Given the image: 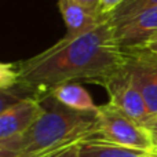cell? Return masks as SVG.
Returning <instances> with one entry per match:
<instances>
[{"mask_svg":"<svg viewBox=\"0 0 157 157\" xmlns=\"http://www.w3.org/2000/svg\"><path fill=\"white\" fill-rule=\"evenodd\" d=\"M14 63L18 80L15 87L7 91L40 102L66 83L84 81L105 86L123 66L124 52L108 19L73 40H59L41 54Z\"/></svg>","mask_w":157,"mask_h":157,"instance_id":"6da1fadb","label":"cell"},{"mask_svg":"<svg viewBox=\"0 0 157 157\" xmlns=\"http://www.w3.org/2000/svg\"><path fill=\"white\" fill-rule=\"evenodd\" d=\"M40 119L19 138L0 141V157H50L99 136L97 110L80 112L62 105L52 95L40 101Z\"/></svg>","mask_w":157,"mask_h":157,"instance_id":"7a4b0ae2","label":"cell"},{"mask_svg":"<svg viewBox=\"0 0 157 157\" xmlns=\"http://www.w3.org/2000/svg\"><path fill=\"white\" fill-rule=\"evenodd\" d=\"M97 120L99 138L150 153L153 146L150 132L113 103L98 106Z\"/></svg>","mask_w":157,"mask_h":157,"instance_id":"3957f363","label":"cell"},{"mask_svg":"<svg viewBox=\"0 0 157 157\" xmlns=\"http://www.w3.org/2000/svg\"><path fill=\"white\" fill-rule=\"evenodd\" d=\"M124 66L147 103L150 114L157 113V54L146 47L124 48Z\"/></svg>","mask_w":157,"mask_h":157,"instance_id":"277c9868","label":"cell"},{"mask_svg":"<svg viewBox=\"0 0 157 157\" xmlns=\"http://www.w3.org/2000/svg\"><path fill=\"white\" fill-rule=\"evenodd\" d=\"M103 87L106 88L110 98L109 102L121 109L139 124H142L150 116L146 101L138 87L134 84L130 72L127 71L124 63L119 71L109 77Z\"/></svg>","mask_w":157,"mask_h":157,"instance_id":"5b68a950","label":"cell"},{"mask_svg":"<svg viewBox=\"0 0 157 157\" xmlns=\"http://www.w3.org/2000/svg\"><path fill=\"white\" fill-rule=\"evenodd\" d=\"M41 102L33 98H22L0 110V141L22 136L43 114Z\"/></svg>","mask_w":157,"mask_h":157,"instance_id":"8992f818","label":"cell"},{"mask_svg":"<svg viewBox=\"0 0 157 157\" xmlns=\"http://www.w3.org/2000/svg\"><path fill=\"white\" fill-rule=\"evenodd\" d=\"M112 25L114 39L123 50L141 47L157 32V6Z\"/></svg>","mask_w":157,"mask_h":157,"instance_id":"52a82bcc","label":"cell"},{"mask_svg":"<svg viewBox=\"0 0 157 157\" xmlns=\"http://www.w3.org/2000/svg\"><path fill=\"white\" fill-rule=\"evenodd\" d=\"M59 11L66 25V33L61 40H73L109 19L108 15L91 13L75 0H58Z\"/></svg>","mask_w":157,"mask_h":157,"instance_id":"ba28073f","label":"cell"},{"mask_svg":"<svg viewBox=\"0 0 157 157\" xmlns=\"http://www.w3.org/2000/svg\"><path fill=\"white\" fill-rule=\"evenodd\" d=\"M150 153L95 136L80 142L77 157H147Z\"/></svg>","mask_w":157,"mask_h":157,"instance_id":"9c48e42d","label":"cell"},{"mask_svg":"<svg viewBox=\"0 0 157 157\" xmlns=\"http://www.w3.org/2000/svg\"><path fill=\"white\" fill-rule=\"evenodd\" d=\"M52 97L62 105L80 112H94L98 106L94 103L91 95L78 83H66L52 91Z\"/></svg>","mask_w":157,"mask_h":157,"instance_id":"30bf717a","label":"cell"},{"mask_svg":"<svg viewBox=\"0 0 157 157\" xmlns=\"http://www.w3.org/2000/svg\"><path fill=\"white\" fill-rule=\"evenodd\" d=\"M155 6H157V0H124L116 10L109 14V21L112 24H117Z\"/></svg>","mask_w":157,"mask_h":157,"instance_id":"8fae6325","label":"cell"},{"mask_svg":"<svg viewBox=\"0 0 157 157\" xmlns=\"http://www.w3.org/2000/svg\"><path fill=\"white\" fill-rule=\"evenodd\" d=\"M18 80L15 63H2L0 65V90L7 91L15 87Z\"/></svg>","mask_w":157,"mask_h":157,"instance_id":"7c38bea8","label":"cell"},{"mask_svg":"<svg viewBox=\"0 0 157 157\" xmlns=\"http://www.w3.org/2000/svg\"><path fill=\"white\" fill-rule=\"evenodd\" d=\"M124 0H101V4H99V13L102 15H108L114 11L117 7H119Z\"/></svg>","mask_w":157,"mask_h":157,"instance_id":"4fadbf2b","label":"cell"},{"mask_svg":"<svg viewBox=\"0 0 157 157\" xmlns=\"http://www.w3.org/2000/svg\"><path fill=\"white\" fill-rule=\"evenodd\" d=\"M76 3H78L80 6H83L84 8H87L88 11L91 13H99V4H101V0H75Z\"/></svg>","mask_w":157,"mask_h":157,"instance_id":"5bb4252c","label":"cell"},{"mask_svg":"<svg viewBox=\"0 0 157 157\" xmlns=\"http://www.w3.org/2000/svg\"><path fill=\"white\" fill-rule=\"evenodd\" d=\"M142 125H144L149 132H157V113L150 114V116L142 123Z\"/></svg>","mask_w":157,"mask_h":157,"instance_id":"9a60e30c","label":"cell"},{"mask_svg":"<svg viewBox=\"0 0 157 157\" xmlns=\"http://www.w3.org/2000/svg\"><path fill=\"white\" fill-rule=\"evenodd\" d=\"M78 145H75V146H72V147H68V149L62 150V152L57 153V155H54V156H50V157H77L78 156Z\"/></svg>","mask_w":157,"mask_h":157,"instance_id":"2e32d148","label":"cell"},{"mask_svg":"<svg viewBox=\"0 0 157 157\" xmlns=\"http://www.w3.org/2000/svg\"><path fill=\"white\" fill-rule=\"evenodd\" d=\"M141 47H146L147 50H150V51H153V52H156L157 54V32L153 36H150V37L147 39L146 43H145L144 46H141Z\"/></svg>","mask_w":157,"mask_h":157,"instance_id":"e0dca14e","label":"cell"},{"mask_svg":"<svg viewBox=\"0 0 157 157\" xmlns=\"http://www.w3.org/2000/svg\"><path fill=\"white\" fill-rule=\"evenodd\" d=\"M150 136H152V150H150V155L157 157V132H150Z\"/></svg>","mask_w":157,"mask_h":157,"instance_id":"ac0fdd59","label":"cell"},{"mask_svg":"<svg viewBox=\"0 0 157 157\" xmlns=\"http://www.w3.org/2000/svg\"><path fill=\"white\" fill-rule=\"evenodd\" d=\"M147 157H155V156H152V155H149V156H147Z\"/></svg>","mask_w":157,"mask_h":157,"instance_id":"d6986e66","label":"cell"}]
</instances>
